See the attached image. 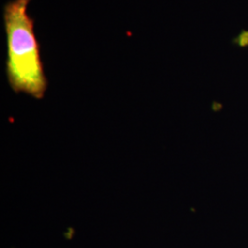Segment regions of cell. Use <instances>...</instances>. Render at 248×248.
<instances>
[{
    "label": "cell",
    "instance_id": "1",
    "mask_svg": "<svg viewBox=\"0 0 248 248\" xmlns=\"http://www.w3.org/2000/svg\"><path fill=\"white\" fill-rule=\"evenodd\" d=\"M31 0L9 1L3 10L7 37L6 71L11 89L32 98H44L47 89L34 19L28 14Z\"/></svg>",
    "mask_w": 248,
    "mask_h": 248
}]
</instances>
